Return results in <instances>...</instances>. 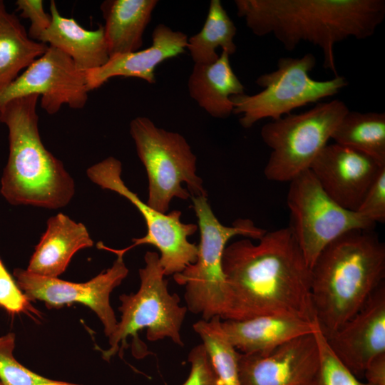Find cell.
Masks as SVG:
<instances>
[{
    "mask_svg": "<svg viewBox=\"0 0 385 385\" xmlns=\"http://www.w3.org/2000/svg\"><path fill=\"white\" fill-rule=\"evenodd\" d=\"M190 96L214 118H228L233 111L230 97L245 93V87L234 73L230 55L222 51L210 64L195 63L188 83Z\"/></svg>",
    "mask_w": 385,
    "mask_h": 385,
    "instance_id": "44dd1931",
    "label": "cell"
},
{
    "mask_svg": "<svg viewBox=\"0 0 385 385\" xmlns=\"http://www.w3.org/2000/svg\"><path fill=\"white\" fill-rule=\"evenodd\" d=\"M349 111L344 102L334 100L263 125L261 137L272 149L264 170L267 179L289 183L309 170Z\"/></svg>",
    "mask_w": 385,
    "mask_h": 385,
    "instance_id": "ba28073f",
    "label": "cell"
},
{
    "mask_svg": "<svg viewBox=\"0 0 385 385\" xmlns=\"http://www.w3.org/2000/svg\"><path fill=\"white\" fill-rule=\"evenodd\" d=\"M190 197L200 233L197 259L183 272L173 274V279L185 286L188 311L201 315L204 320L216 316L222 319L227 308V286L222 268L227 244L239 235L258 240L266 230L248 219H238L232 225L225 226L213 213L207 197Z\"/></svg>",
    "mask_w": 385,
    "mask_h": 385,
    "instance_id": "5b68a950",
    "label": "cell"
},
{
    "mask_svg": "<svg viewBox=\"0 0 385 385\" xmlns=\"http://www.w3.org/2000/svg\"><path fill=\"white\" fill-rule=\"evenodd\" d=\"M236 26L219 0H211L202 29L188 40L190 56L195 63L210 64L217 61L220 56L216 49L221 47L230 56L237 47L234 38Z\"/></svg>",
    "mask_w": 385,
    "mask_h": 385,
    "instance_id": "d4e9b609",
    "label": "cell"
},
{
    "mask_svg": "<svg viewBox=\"0 0 385 385\" xmlns=\"http://www.w3.org/2000/svg\"><path fill=\"white\" fill-rule=\"evenodd\" d=\"M288 227L311 269L321 252L342 235L354 230H372L376 223L337 204L323 190L311 170L289 182L287 196Z\"/></svg>",
    "mask_w": 385,
    "mask_h": 385,
    "instance_id": "30bf717a",
    "label": "cell"
},
{
    "mask_svg": "<svg viewBox=\"0 0 385 385\" xmlns=\"http://www.w3.org/2000/svg\"><path fill=\"white\" fill-rule=\"evenodd\" d=\"M97 247L115 253L117 258L110 268L88 282L75 283L58 277L40 276L20 268L14 270V276L17 285L30 301H43L49 308L75 302L88 306L97 314L106 336L109 337L118 324L110 304V294L127 277L128 269L123 260L125 253L121 250L111 249L102 242H98Z\"/></svg>",
    "mask_w": 385,
    "mask_h": 385,
    "instance_id": "7c38bea8",
    "label": "cell"
},
{
    "mask_svg": "<svg viewBox=\"0 0 385 385\" xmlns=\"http://www.w3.org/2000/svg\"><path fill=\"white\" fill-rule=\"evenodd\" d=\"M315 335L319 351V365L311 385H371L360 381L359 378L339 360L318 326Z\"/></svg>",
    "mask_w": 385,
    "mask_h": 385,
    "instance_id": "83f0119b",
    "label": "cell"
},
{
    "mask_svg": "<svg viewBox=\"0 0 385 385\" xmlns=\"http://www.w3.org/2000/svg\"><path fill=\"white\" fill-rule=\"evenodd\" d=\"M319 365L315 332L267 353L238 354L240 385H311Z\"/></svg>",
    "mask_w": 385,
    "mask_h": 385,
    "instance_id": "5bb4252c",
    "label": "cell"
},
{
    "mask_svg": "<svg viewBox=\"0 0 385 385\" xmlns=\"http://www.w3.org/2000/svg\"><path fill=\"white\" fill-rule=\"evenodd\" d=\"M385 168L371 157L337 143L327 144L309 170L325 193L343 208L356 212Z\"/></svg>",
    "mask_w": 385,
    "mask_h": 385,
    "instance_id": "9a60e30c",
    "label": "cell"
},
{
    "mask_svg": "<svg viewBox=\"0 0 385 385\" xmlns=\"http://www.w3.org/2000/svg\"><path fill=\"white\" fill-rule=\"evenodd\" d=\"M93 245L86 227L60 212L47 220V227L35 247L26 270L47 277H58L80 250Z\"/></svg>",
    "mask_w": 385,
    "mask_h": 385,
    "instance_id": "ac0fdd59",
    "label": "cell"
},
{
    "mask_svg": "<svg viewBox=\"0 0 385 385\" xmlns=\"http://www.w3.org/2000/svg\"><path fill=\"white\" fill-rule=\"evenodd\" d=\"M316 62L311 53L301 58H281L275 71L256 80L263 88L261 92L231 96L232 113L242 114L240 125L249 128L264 118L277 120L295 108L334 96L348 85L346 78L339 75L327 81L312 79L309 73Z\"/></svg>",
    "mask_w": 385,
    "mask_h": 385,
    "instance_id": "9c48e42d",
    "label": "cell"
},
{
    "mask_svg": "<svg viewBox=\"0 0 385 385\" xmlns=\"http://www.w3.org/2000/svg\"><path fill=\"white\" fill-rule=\"evenodd\" d=\"M130 133L148 175L149 206L165 213L174 197H207L196 174V155L182 135L157 127L147 117L132 120Z\"/></svg>",
    "mask_w": 385,
    "mask_h": 385,
    "instance_id": "52a82bcc",
    "label": "cell"
},
{
    "mask_svg": "<svg viewBox=\"0 0 385 385\" xmlns=\"http://www.w3.org/2000/svg\"><path fill=\"white\" fill-rule=\"evenodd\" d=\"M52 21L39 41L52 46L74 61L77 68L86 72L103 66L109 59L103 26L87 30L73 18L62 16L56 2L51 1Z\"/></svg>",
    "mask_w": 385,
    "mask_h": 385,
    "instance_id": "ffe728a7",
    "label": "cell"
},
{
    "mask_svg": "<svg viewBox=\"0 0 385 385\" xmlns=\"http://www.w3.org/2000/svg\"><path fill=\"white\" fill-rule=\"evenodd\" d=\"M326 338V337H325ZM339 360L357 378L368 363L385 353V284L331 337L326 338Z\"/></svg>",
    "mask_w": 385,
    "mask_h": 385,
    "instance_id": "2e32d148",
    "label": "cell"
},
{
    "mask_svg": "<svg viewBox=\"0 0 385 385\" xmlns=\"http://www.w3.org/2000/svg\"><path fill=\"white\" fill-rule=\"evenodd\" d=\"M332 139L385 165V113L349 111Z\"/></svg>",
    "mask_w": 385,
    "mask_h": 385,
    "instance_id": "cb8c5ba5",
    "label": "cell"
},
{
    "mask_svg": "<svg viewBox=\"0 0 385 385\" xmlns=\"http://www.w3.org/2000/svg\"><path fill=\"white\" fill-rule=\"evenodd\" d=\"M15 334L0 337V380L2 385H81L46 378L18 362L13 355Z\"/></svg>",
    "mask_w": 385,
    "mask_h": 385,
    "instance_id": "4316f807",
    "label": "cell"
},
{
    "mask_svg": "<svg viewBox=\"0 0 385 385\" xmlns=\"http://www.w3.org/2000/svg\"><path fill=\"white\" fill-rule=\"evenodd\" d=\"M157 0H106L101 5L109 58L137 51Z\"/></svg>",
    "mask_w": 385,
    "mask_h": 385,
    "instance_id": "7402d4cb",
    "label": "cell"
},
{
    "mask_svg": "<svg viewBox=\"0 0 385 385\" xmlns=\"http://www.w3.org/2000/svg\"><path fill=\"white\" fill-rule=\"evenodd\" d=\"M188 360L190 370L183 385H222L202 344L190 350Z\"/></svg>",
    "mask_w": 385,
    "mask_h": 385,
    "instance_id": "f546056e",
    "label": "cell"
},
{
    "mask_svg": "<svg viewBox=\"0 0 385 385\" xmlns=\"http://www.w3.org/2000/svg\"><path fill=\"white\" fill-rule=\"evenodd\" d=\"M0 306L10 314L21 312L39 316L30 300L20 289L0 258Z\"/></svg>",
    "mask_w": 385,
    "mask_h": 385,
    "instance_id": "f1b7e54d",
    "label": "cell"
},
{
    "mask_svg": "<svg viewBox=\"0 0 385 385\" xmlns=\"http://www.w3.org/2000/svg\"><path fill=\"white\" fill-rule=\"evenodd\" d=\"M0 385H2L1 382H0Z\"/></svg>",
    "mask_w": 385,
    "mask_h": 385,
    "instance_id": "836d02e7",
    "label": "cell"
},
{
    "mask_svg": "<svg viewBox=\"0 0 385 385\" xmlns=\"http://www.w3.org/2000/svg\"><path fill=\"white\" fill-rule=\"evenodd\" d=\"M237 14L258 36L272 34L285 50L301 41L319 46L323 67L338 76L334 47L371 37L385 18L384 0H235Z\"/></svg>",
    "mask_w": 385,
    "mask_h": 385,
    "instance_id": "7a4b0ae2",
    "label": "cell"
},
{
    "mask_svg": "<svg viewBox=\"0 0 385 385\" xmlns=\"http://www.w3.org/2000/svg\"><path fill=\"white\" fill-rule=\"evenodd\" d=\"M221 327L240 353L264 354L292 339L314 332L317 324L289 317L265 315L223 320Z\"/></svg>",
    "mask_w": 385,
    "mask_h": 385,
    "instance_id": "d6986e66",
    "label": "cell"
},
{
    "mask_svg": "<svg viewBox=\"0 0 385 385\" xmlns=\"http://www.w3.org/2000/svg\"><path fill=\"white\" fill-rule=\"evenodd\" d=\"M88 92L85 72L67 54L48 46L43 55L0 91V108L13 99L38 95L41 96V107L52 115L64 104L83 108Z\"/></svg>",
    "mask_w": 385,
    "mask_h": 385,
    "instance_id": "4fadbf2b",
    "label": "cell"
},
{
    "mask_svg": "<svg viewBox=\"0 0 385 385\" xmlns=\"http://www.w3.org/2000/svg\"><path fill=\"white\" fill-rule=\"evenodd\" d=\"M38 95L13 99L0 108V122L9 130V153L0 192L14 205L58 209L75 193L63 163L43 145L36 112Z\"/></svg>",
    "mask_w": 385,
    "mask_h": 385,
    "instance_id": "277c9868",
    "label": "cell"
},
{
    "mask_svg": "<svg viewBox=\"0 0 385 385\" xmlns=\"http://www.w3.org/2000/svg\"><path fill=\"white\" fill-rule=\"evenodd\" d=\"M48 46L32 40L18 17L0 0V91L43 55Z\"/></svg>",
    "mask_w": 385,
    "mask_h": 385,
    "instance_id": "603a6c76",
    "label": "cell"
},
{
    "mask_svg": "<svg viewBox=\"0 0 385 385\" xmlns=\"http://www.w3.org/2000/svg\"><path fill=\"white\" fill-rule=\"evenodd\" d=\"M385 245L374 230L349 231L330 242L311 268L316 322L328 338L384 282Z\"/></svg>",
    "mask_w": 385,
    "mask_h": 385,
    "instance_id": "3957f363",
    "label": "cell"
},
{
    "mask_svg": "<svg viewBox=\"0 0 385 385\" xmlns=\"http://www.w3.org/2000/svg\"><path fill=\"white\" fill-rule=\"evenodd\" d=\"M364 376L371 385H385V353L377 355L368 363Z\"/></svg>",
    "mask_w": 385,
    "mask_h": 385,
    "instance_id": "d6a6232c",
    "label": "cell"
},
{
    "mask_svg": "<svg viewBox=\"0 0 385 385\" xmlns=\"http://www.w3.org/2000/svg\"><path fill=\"white\" fill-rule=\"evenodd\" d=\"M20 16L29 19L31 25L29 36L32 40L39 41L41 36L49 28L52 17L44 11L43 2L41 0H18L16 2Z\"/></svg>",
    "mask_w": 385,
    "mask_h": 385,
    "instance_id": "1f68e13d",
    "label": "cell"
},
{
    "mask_svg": "<svg viewBox=\"0 0 385 385\" xmlns=\"http://www.w3.org/2000/svg\"><path fill=\"white\" fill-rule=\"evenodd\" d=\"M221 321L218 316L209 320L200 319L192 325V328L202 339V344L222 385H240L239 351L226 337L221 327Z\"/></svg>",
    "mask_w": 385,
    "mask_h": 385,
    "instance_id": "484cf974",
    "label": "cell"
},
{
    "mask_svg": "<svg viewBox=\"0 0 385 385\" xmlns=\"http://www.w3.org/2000/svg\"><path fill=\"white\" fill-rule=\"evenodd\" d=\"M356 212L376 224L385 222V168L369 188Z\"/></svg>",
    "mask_w": 385,
    "mask_h": 385,
    "instance_id": "4dcf8cb0",
    "label": "cell"
},
{
    "mask_svg": "<svg viewBox=\"0 0 385 385\" xmlns=\"http://www.w3.org/2000/svg\"><path fill=\"white\" fill-rule=\"evenodd\" d=\"M222 268L227 286L223 320L278 315L316 323L311 269L289 228L267 232L226 246Z\"/></svg>",
    "mask_w": 385,
    "mask_h": 385,
    "instance_id": "6da1fadb",
    "label": "cell"
},
{
    "mask_svg": "<svg viewBox=\"0 0 385 385\" xmlns=\"http://www.w3.org/2000/svg\"><path fill=\"white\" fill-rule=\"evenodd\" d=\"M121 163L114 157H108L86 170L87 176L93 183L124 197L138 210L145 220L146 235L133 238V244L121 249L122 252L125 253L138 245H150L160 251V262L165 276L183 272L196 261L197 245L189 242L188 237L197 230L198 226L183 222L180 210L162 213L143 202L125 185L121 178Z\"/></svg>",
    "mask_w": 385,
    "mask_h": 385,
    "instance_id": "8fae6325",
    "label": "cell"
},
{
    "mask_svg": "<svg viewBox=\"0 0 385 385\" xmlns=\"http://www.w3.org/2000/svg\"><path fill=\"white\" fill-rule=\"evenodd\" d=\"M145 266L139 269L140 287L135 293L121 294L119 311L120 320L108 337L109 348L101 350L103 358L109 361L128 346V337L138 341V332L146 329L150 342L165 338L183 346L180 330L188 309L180 305L177 294H170L168 280L160 262V255L148 251L144 256Z\"/></svg>",
    "mask_w": 385,
    "mask_h": 385,
    "instance_id": "8992f818",
    "label": "cell"
},
{
    "mask_svg": "<svg viewBox=\"0 0 385 385\" xmlns=\"http://www.w3.org/2000/svg\"><path fill=\"white\" fill-rule=\"evenodd\" d=\"M152 41L148 48L111 56L103 66L85 72L89 91L115 76L138 78L154 83L155 67L163 61L184 53L188 46L184 33L175 31L161 24L154 29Z\"/></svg>",
    "mask_w": 385,
    "mask_h": 385,
    "instance_id": "e0dca14e",
    "label": "cell"
}]
</instances>
